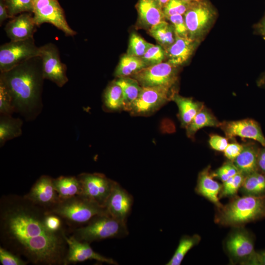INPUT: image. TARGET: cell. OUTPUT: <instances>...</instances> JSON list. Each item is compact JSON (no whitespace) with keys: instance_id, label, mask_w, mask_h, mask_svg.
<instances>
[{"instance_id":"6da1fadb","label":"cell","mask_w":265,"mask_h":265,"mask_svg":"<svg viewBox=\"0 0 265 265\" xmlns=\"http://www.w3.org/2000/svg\"><path fill=\"white\" fill-rule=\"evenodd\" d=\"M47 211L24 195L0 199V241L2 247L35 265H64L68 250L65 231L46 226Z\"/></svg>"},{"instance_id":"7a4b0ae2","label":"cell","mask_w":265,"mask_h":265,"mask_svg":"<svg viewBox=\"0 0 265 265\" xmlns=\"http://www.w3.org/2000/svg\"><path fill=\"white\" fill-rule=\"evenodd\" d=\"M44 80L39 56L0 72V83L11 97L14 112L20 114L26 121L35 120L42 111Z\"/></svg>"},{"instance_id":"3957f363","label":"cell","mask_w":265,"mask_h":265,"mask_svg":"<svg viewBox=\"0 0 265 265\" xmlns=\"http://www.w3.org/2000/svg\"><path fill=\"white\" fill-rule=\"evenodd\" d=\"M216 220L225 225L238 226L265 217V195H245L219 208Z\"/></svg>"},{"instance_id":"277c9868","label":"cell","mask_w":265,"mask_h":265,"mask_svg":"<svg viewBox=\"0 0 265 265\" xmlns=\"http://www.w3.org/2000/svg\"><path fill=\"white\" fill-rule=\"evenodd\" d=\"M127 223L107 213L94 217L88 223L72 230V236L80 241L90 243L108 238H123L129 235Z\"/></svg>"},{"instance_id":"5b68a950","label":"cell","mask_w":265,"mask_h":265,"mask_svg":"<svg viewBox=\"0 0 265 265\" xmlns=\"http://www.w3.org/2000/svg\"><path fill=\"white\" fill-rule=\"evenodd\" d=\"M47 212L58 215L68 224L76 225H84L96 215L107 213L104 207L82 195L59 199Z\"/></svg>"},{"instance_id":"8992f818","label":"cell","mask_w":265,"mask_h":265,"mask_svg":"<svg viewBox=\"0 0 265 265\" xmlns=\"http://www.w3.org/2000/svg\"><path fill=\"white\" fill-rule=\"evenodd\" d=\"M40 54L33 38L10 40L0 47V71L10 70L18 64Z\"/></svg>"},{"instance_id":"52a82bcc","label":"cell","mask_w":265,"mask_h":265,"mask_svg":"<svg viewBox=\"0 0 265 265\" xmlns=\"http://www.w3.org/2000/svg\"><path fill=\"white\" fill-rule=\"evenodd\" d=\"M175 92V90L163 87H142L138 97L127 111L133 116L148 115L171 100Z\"/></svg>"},{"instance_id":"ba28073f","label":"cell","mask_w":265,"mask_h":265,"mask_svg":"<svg viewBox=\"0 0 265 265\" xmlns=\"http://www.w3.org/2000/svg\"><path fill=\"white\" fill-rule=\"evenodd\" d=\"M32 13L37 26L48 23L61 30L66 36L77 34L68 25L58 0H34Z\"/></svg>"},{"instance_id":"9c48e42d","label":"cell","mask_w":265,"mask_h":265,"mask_svg":"<svg viewBox=\"0 0 265 265\" xmlns=\"http://www.w3.org/2000/svg\"><path fill=\"white\" fill-rule=\"evenodd\" d=\"M131 77L142 87H163L173 90L178 80L176 67L168 62L147 66Z\"/></svg>"},{"instance_id":"30bf717a","label":"cell","mask_w":265,"mask_h":265,"mask_svg":"<svg viewBox=\"0 0 265 265\" xmlns=\"http://www.w3.org/2000/svg\"><path fill=\"white\" fill-rule=\"evenodd\" d=\"M39 56L44 79L51 80L59 87L63 86L68 81L67 67L60 60L57 46L49 43L40 47Z\"/></svg>"},{"instance_id":"8fae6325","label":"cell","mask_w":265,"mask_h":265,"mask_svg":"<svg viewBox=\"0 0 265 265\" xmlns=\"http://www.w3.org/2000/svg\"><path fill=\"white\" fill-rule=\"evenodd\" d=\"M81 187L80 195L104 207L115 181L99 173H82L77 176Z\"/></svg>"},{"instance_id":"7c38bea8","label":"cell","mask_w":265,"mask_h":265,"mask_svg":"<svg viewBox=\"0 0 265 265\" xmlns=\"http://www.w3.org/2000/svg\"><path fill=\"white\" fill-rule=\"evenodd\" d=\"M212 7L203 0L192 3L184 14L188 37L196 41L208 29L214 18Z\"/></svg>"},{"instance_id":"4fadbf2b","label":"cell","mask_w":265,"mask_h":265,"mask_svg":"<svg viewBox=\"0 0 265 265\" xmlns=\"http://www.w3.org/2000/svg\"><path fill=\"white\" fill-rule=\"evenodd\" d=\"M226 248L231 259L242 264L251 265L256 253L251 235L243 230L235 231L228 237Z\"/></svg>"},{"instance_id":"5bb4252c","label":"cell","mask_w":265,"mask_h":265,"mask_svg":"<svg viewBox=\"0 0 265 265\" xmlns=\"http://www.w3.org/2000/svg\"><path fill=\"white\" fill-rule=\"evenodd\" d=\"M224 132L226 137L232 139L238 136L254 140L262 146H265V137L260 124L252 119L237 121H224L219 127Z\"/></svg>"},{"instance_id":"9a60e30c","label":"cell","mask_w":265,"mask_h":265,"mask_svg":"<svg viewBox=\"0 0 265 265\" xmlns=\"http://www.w3.org/2000/svg\"><path fill=\"white\" fill-rule=\"evenodd\" d=\"M133 202L132 196L115 182L104 205V208L108 214L115 219L127 223Z\"/></svg>"},{"instance_id":"2e32d148","label":"cell","mask_w":265,"mask_h":265,"mask_svg":"<svg viewBox=\"0 0 265 265\" xmlns=\"http://www.w3.org/2000/svg\"><path fill=\"white\" fill-rule=\"evenodd\" d=\"M65 238L67 243L68 250L64 265L93 260L109 265L118 264L113 259L94 251L87 242L78 240L72 236L67 237L66 235Z\"/></svg>"},{"instance_id":"e0dca14e","label":"cell","mask_w":265,"mask_h":265,"mask_svg":"<svg viewBox=\"0 0 265 265\" xmlns=\"http://www.w3.org/2000/svg\"><path fill=\"white\" fill-rule=\"evenodd\" d=\"M53 179L49 176L42 175L33 185L29 192L24 196L35 204L48 211L60 199L54 188Z\"/></svg>"},{"instance_id":"ac0fdd59","label":"cell","mask_w":265,"mask_h":265,"mask_svg":"<svg viewBox=\"0 0 265 265\" xmlns=\"http://www.w3.org/2000/svg\"><path fill=\"white\" fill-rule=\"evenodd\" d=\"M37 26L33 16L25 12L13 18L4 30L10 40H21L33 38Z\"/></svg>"},{"instance_id":"d6986e66","label":"cell","mask_w":265,"mask_h":265,"mask_svg":"<svg viewBox=\"0 0 265 265\" xmlns=\"http://www.w3.org/2000/svg\"><path fill=\"white\" fill-rule=\"evenodd\" d=\"M141 26L149 28L165 21L163 9L157 0H138L136 5Z\"/></svg>"},{"instance_id":"ffe728a7","label":"cell","mask_w":265,"mask_h":265,"mask_svg":"<svg viewBox=\"0 0 265 265\" xmlns=\"http://www.w3.org/2000/svg\"><path fill=\"white\" fill-rule=\"evenodd\" d=\"M196 41L175 35L174 43L165 50L168 62L176 67L186 62L195 49Z\"/></svg>"},{"instance_id":"44dd1931","label":"cell","mask_w":265,"mask_h":265,"mask_svg":"<svg viewBox=\"0 0 265 265\" xmlns=\"http://www.w3.org/2000/svg\"><path fill=\"white\" fill-rule=\"evenodd\" d=\"M210 169V166H208L199 173L196 189L200 194L220 208L223 206L219 200L218 195L222 186L213 180Z\"/></svg>"},{"instance_id":"7402d4cb","label":"cell","mask_w":265,"mask_h":265,"mask_svg":"<svg viewBox=\"0 0 265 265\" xmlns=\"http://www.w3.org/2000/svg\"><path fill=\"white\" fill-rule=\"evenodd\" d=\"M260 148L253 142L243 144L242 150L233 161L239 172L244 176L258 171V159Z\"/></svg>"},{"instance_id":"603a6c76","label":"cell","mask_w":265,"mask_h":265,"mask_svg":"<svg viewBox=\"0 0 265 265\" xmlns=\"http://www.w3.org/2000/svg\"><path fill=\"white\" fill-rule=\"evenodd\" d=\"M171 100L177 105L182 126L186 128L197 113L204 106L203 103L193 100L192 98L183 97L175 92Z\"/></svg>"},{"instance_id":"cb8c5ba5","label":"cell","mask_w":265,"mask_h":265,"mask_svg":"<svg viewBox=\"0 0 265 265\" xmlns=\"http://www.w3.org/2000/svg\"><path fill=\"white\" fill-rule=\"evenodd\" d=\"M23 124L22 120L19 118H14L12 115H0V147L6 141L18 137L22 134Z\"/></svg>"},{"instance_id":"d4e9b609","label":"cell","mask_w":265,"mask_h":265,"mask_svg":"<svg viewBox=\"0 0 265 265\" xmlns=\"http://www.w3.org/2000/svg\"><path fill=\"white\" fill-rule=\"evenodd\" d=\"M54 188L60 199L69 198L81 193V187L76 176H63L53 179Z\"/></svg>"},{"instance_id":"484cf974","label":"cell","mask_w":265,"mask_h":265,"mask_svg":"<svg viewBox=\"0 0 265 265\" xmlns=\"http://www.w3.org/2000/svg\"><path fill=\"white\" fill-rule=\"evenodd\" d=\"M220 122L204 106L186 128L188 137L193 138L196 132L205 127H219Z\"/></svg>"},{"instance_id":"4316f807","label":"cell","mask_w":265,"mask_h":265,"mask_svg":"<svg viewBox=\"0 0 265 265\" xmlns=\"http://www.w3.org/2000/svg\"><path fill=\"white\" fill-rule=\"evenodd\" d=\"M146 67L141 57L127 53L121 58L114 75L117 78L131 77Z\"/></svg>"},{"instance_id":"83f0119b","label":"cell","mask_w":265,"mask_h":265,"mask_svg":"<svg viewBox=\"0 0 265 265\" xmlns=\"http://www.w3.org/2000/svg\"><path fill=\"white\" fill-rule=\"evenodd\" d=\"M113 81L122 89L124 100V110L128 111L138 97L142 87L135 79L131 77L118 78Z\"/></svg>"},{"instance_id":"f1b7e54d","label":"cell","mask_w":265,"mask_h":265,"mask_svg":"<svg viewBox=\"0 0 265 265\" xmlns=\"http://www.w3.org/2000/svg\"><path fill=\"white\" fill-rule=\"evenodd\" d=\"M103 103L105 107L108 110H124V100L122 89L114 81L106 88L104 93Z\"/></svg>"},{"instance_id":"f546056e","label":"cell","mask_w":265,"mask_h":265,"mask_svg":"<svg viewBox=\"0 0 265 265\" xmlns=\"http://www.w3.org/2000/svg\"><path fill=\"white\" fill-rule=\"evenodd\" d=\"M241 188L246 195H265V174L258 171L245 176Z\"/></svg>"},{"instance_id":"4dcf8cb0","label":"cell","mask_w":265,"mask_h":265,"mask_svg":"<svg viewBox=\"0 0 265 265\" xmlns=\"http://www.w3.org/2000/svg\"><path fill=\"white\" fill-rule=\"evenodd\" d=\"M149 33L164 48V50L171 45L175 39L173 26L165 21L150 27Z\"/></svg>"},{"instance_id":"1f68e13d","label":"cell","mask_w":265,"mask_h":265,"mask_svg":"<svg viewBox=\"0 0 265 265\" xmlns=\"http://www.w3.org/2000/svg\"><path fill=\"white\" fill-rule=\"evenodd\" d=\"M200 240V237L198 235L192 236H185L180 240L178 246L173 255L166 265H180L187 252Z\"/></svg>"},{"instance_id":"d6a6232c","label":"cell","mask_w":265,"mask_h":265,"mask_svg":"<svg viewBox=\"0 0 265 265\" xmlns=\"http://www.w3.org/2000/svg\"><path fill=\"white\" fill-rule=\"evenodd\" d=\"M152 45L136 33H132L129 39L127 54L141 57Z\"/></svg>"},{"instance_id":"836d02e7","label":"cell","mask_w":265,"mask_h":265,"mask_svg":"<svg viewBox=\"0 0 265 265\" xmlns=\"http://www.w3.org/2000/svg\"><path fill=\"white\" fill-rule=\"evenodd\" d=\"M34 0H5L10 18H13L18 14L32 13Z\"/></svg>"},{"instance_id":"e575fe53","label":"cell","mask_w":265,"mask_h":265,"mask_svg":"<svg viewBox=\"0 0 265 265\" xmlns=\"http://www.w3.org/2000/svg\"><path fill=\"white\" fill-rule=\"evenodd\" d=\"M165 56V52L162 47L153 44L141 58L149 66L162 62Z\"/></svg>"},{"instance_id":"d590c367","label":"cell","mask_w":265,"mask_h":265,"mask_svg":"<svg viewBox=\"0 0 265 265\" xmlns=\"http://www.w3.org/2000/svg\"><path fill=\"white\" fill-rule=\"evenodd\" d=\"M244 176L240 172L238 173L223 182L221 196H229L236 194L241 187Z\"/></svg>"},{"instance_id":"8d00e7d4","label":"cell","mask_w":265,"mask_h":265,"mask_svg":"<svg viewBox=\"0 0 265 265\" xmlns=\"http://www.w3.org/2000/svg\"><path fill=\"white\" fill-rule=\"evenodd\" d=\"M192 3H188L182 0H169L163 8L165 18L174 15L185 14Z\"/></svg>"},{"instance_id":"74e56055","label":"cell","mask_w":265,"mask_h":265,"mask_svg":"<svg viewBox=\"0 0 265 265\" xmlns=\"http://www.w3.org/2000/svg\"><path fill=\"white\" fill-rule=\"evenodd\" d=\"M14 112L11 97L5 87L0 83V114L12 115Z\"/></svg>"},{"instance_id":"f35d334b","label":"cell","mask_w":265,"mask_h":265,"mask_svg":"<svg viewBox=\"0 0 265 265\" xmlns=\"http://www.w3.org/2000/svg\"><path fill=\"white\" fill-rule=\"evenodd\" d=\"M0 263L2 265H26L29 262L23 260L21 257L0 246Z\"/></svg>"},{"instance_id":"ab89813d","label":"cell","mask_w":265,"mask_h":265,"mask_svg":"<svg viewBox=\"0 0 265 265\" xmlns=\"http://www.w3.org/2000/svg\"><path fill=\"white\" fill-rule=\"evenodd\" d=\"M238 172L239 171L233 161L229 160L218 168L214 172L212 173V175L213 177L216 176L221 181L224 182Z\"/></svg>"},{"instance_id":"60d3db41","label":"cell","mask_w":265,"mask_h":265,"mask_svg":"<svg viewBox=\"0 0 265 265\" xmlns=\"http://www.w3.org/2000/svg\"><path fill=\"white\" fill-rule=\"evenodd\" d=\"M173 26L175 35L189 38L187 27L182 15H174L167 18Z\"/></svg>"},{"instance_id":"b9f144b4","label":"cell","mask_w":265,"mask_h":265,"mask_svg":"<svg viewBox=\"0 0 265 265\" xmlns=\"http://www.w3.org/2000/svg\"><path fill=\"white\" fill-rule=\"evenodd\" d=\"M62 218L58 215L47 212L45 223L47 228L53 232L65 231L63 227Z\"/></svg>"},{"instance_id":"7bdbcfd3","label":"cell","mask_w":265,"mask_h":265,"mask_svg":"<svg viewBox=\"0 0 265 265\" xmlns=\"http://www.w3.org/2000/svg\"><path fill=\"white\" fill-rule=\"evenodd\" d=\"M209 143L212 149L221 152H223L229 144L227 137L217 134L210 136Z\"/></svg>"},{"instance_id":"ee69618b","label":"cell","mask_w":265,"mask_h":265,"mask_svg":"<svg viewBox=\"0 0 265 265\" xmlns=\"http://www.w3.org/2000/svg\"><path fill=\"white\" fill-rule=\"evenodd\" d=\"M243 148V144L237 142L229 143L223 151L225 157L229 160L233 161L240 153Z\"/></svg>"},{"instance_id":"f6af8a7d","label":"cell","mask_w":265,"mask_h":265,"mask_svg":"<svg viewBox=\"0 0 265 265\" xmlns=\"http://www.w3.org/2000/svg\"><path fill=\"white\" fill-rule=\"evenodd\" d=\"M258 171L265 174V146L260 149L258 159Z\"/></svg>"},{"instance_id":"bcb514c9","label":"cell","mask_w":265,"mask_h":265,"mask_svg":"<svg viewBox=\"0 0 265 265\" xmlns=\"http://www.w3.org/2000/svg\"><path fill=\"white\" fill-rule=\"evenodd\" d=\"M10 18L5 0H0V24L7 19Z\"/></svg>"},{"instance_id":"7dc6e473","label":"cell","mask_w":265,"mask_h":265,"mask_svg":"<svg viewBox=\"0 0 265 265\" xmlns=\"http://www.w3.org/2000/svg\"><path fill=\"white\" fill-rule=\"evenodd\" d=\"M252 265H265V250L256 252Z\"/></svg>"},{"instance_id":"c3c4849f","label":"cell","mask_w":265,"mask_h":265,"mask_svg":"<svg viewBox=\"0 0 265 265\" xmlns=\"http://www.w3.org/2000/svg\"><path fill=\"white\" fill-rule=\"evenodd\" d=\"M256 30L265 40V15L256 25Z\"/></svg>"},{"instance_id":"681fc988","label":"cell","mask_w":265,"mask_h":265,"mask_svg":"<svg viewBox=\"0 0 265 265\" xmlns=\"http://www.w3.org/2000/svg\"><path fill=\"white\" fill-rule=\"evenodd\" d=\"M258 84L259 86L265 87V72L260 77L258 80Z\"/></svg>"},{"instance_id":"f907efd6","label":"cell","mask_w":265,"mask_h":265,"mask_svg":"<svg viewBox=\"0 0 265 265\" xmlns=\"http://www.w3.org/2000/svg\"><path fill=\"white\" fill-rule=\"evenodd\" d=\"M157 0L159 2V4L160 5L162 9L164 8V7L166 5V4L169 1V0Z\"/></svg>"},{"instance_id":"816d5d0a","label":"cell","mask_w":265,"mask_h":265,"mask_svg":"<svg viewBox=\"0 0 265 265\" xmlns=\"http://www.w3.org/2000/svg\"><path fill=\"white\" fill-rule=\"evenodd\" d=\"M182 0L188 2V3H192V2L199 1L203 0Z\"/></svg>"}]
</instances>
